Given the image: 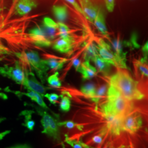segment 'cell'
I'll use <instances>...</instances> for the list:
<instances>
[{
	"label": "cell",
	"instance_id": "1",
	"mask_svg": "<svg viewBox=\"0 0 148 148\" xmlns=\"http://www.w3.org/2000/svg\"><path fill=\"white\" fill-rule=\"evenodd\" d=\"M106 98V102L102 106V111L106 119H121L134 110L132 101L125 98L110 85Z\"/></svg>",
	"mask_w": 148,
	"mask_h": 148
},
{
	"label": "cell",
	"instance_id": "2",
	"mask_svg": "<svg viewBox=\"0 0 148 148\" xmlns=\"http://www.w3.org/2000/svg\"><path fill=\"white\" fill-rule=\"evenodd\" d=\"M109 85L114 87L128 101H141L145 97V95L139 87L138 82L126 71L118 70L110 77Z\"/></svg>",
	"mask_w": 148,
	"mask_h": 148
},
{
	"label": "cell",
	"instance_id": "3",
	"mask_svg": "<svg viewBox=\"0 0 148 148\" xmlns=\"http://www.w3.org/2000/svg\"><path fill=\"white\" fill-rule=\"evenodd\" d=\"M28 35L35 45L40 47H48L58 36L57 23L46 17L43 19L42 25L32 29Z\"/></svg>",
	"mask_w": 148,
	"mask_h": 148
},
{
	"label": "cell",
	"instance_id": "4",
	"mask_svg": "<svg viewBox=\"0 0 148 148\" xmlns=\"http://www.w3.org/2000/svg\"><path fill=\"white\" fill-rule=\"evenodd\" d=\"M23 67L28 66L34 71L41 83L44 84L47 79V71L49 68L44 59L41 58L38 53L34 51H27L16 54Z\"/></svg>",
	"mask_w": 148,
	"mask_h": 148
},
{
	"label": "cell",
	"instance_id": "5",
	"mask_svg": "<svg viewBox=\"0 0 148 148\" xmlns=\"http://www.w3.org/2000/svg\"><path fill=\"white\" fill-rule=\"evenodd\" d=\"M28 105L32 106L37 114L41 117V123L43 127L42 133L51 138L54 142L60 143L61 137L58 125V117L51 115L48 111L39 106L32 104H29Z\"/></svg>",
	"mask_w": 148,
	"mask_h": 148
},
{
	"label": "cell",
	"instance_id": "6",
	"mask_svg": "<svg viewBox=\"0 0 148 148\" xmlns=\"http://www.w3.org/2000/svg\"><path fill=\"white\" fill-rule=\"evenodd\" d=\"M95 45L98 55L106 62L118 69H127L125 55H119L111 51L110 46L101 38H98Z\"/></svg>",
	"mask_w": 148,
	"mask_h": 148
},
{
	"label": "cell",
	"instance_id": "7",
	"mask_svg": "<svg viewBox=\"0 0 148 148\" xmlns=\"http://www.w3.org/2000/svg\"><path fill=\"white\" fill-rule=\"evenodd\" d=\"M142 116L139 112L135 110L120 120V127L122 131L130 134H134L137 132L142 128Z\"/></svg>",
	"mask_w": 148,
	"mask_h": 148
},
{
	"label": "cell",
	"instance_id": "8",
	"mask_svg": "<svg viewBox=\"0 0 148 148\" xmlns=\"http://www.w3.org/2000/svg\"><path fill=\"white\" fill-rule=\"evenodd\" d=\"M0 75L12 79L17 84L22 85L25 78V72L21 62L18 61L14 66L5 65L0 67Z\"/></svg>",
	"mask_w": 148,
	"mask_h": 148
},
{
	"label": "cell",
	"instance_id": "9",
	"mask_svg": "<svg viewBox=\"0 0 148 148\" xmlns=\"http://www.w3.org/2000/svg\"><path fill=\"white\" fill-rule=\"evenodd\" d=\"M24 69L25 72V78L22 86H23L28 91L36 92L43 97L47 88L45 87L42 83L37 80L35 74L32 72V70L24 68Z\"/></svg>",
	"mask_w": 148,
	"mask_h": 148
},
{
	"label": "cell",
	"instance_id": "10",
	"mask_svg": "<svg viewBox=\"0 0 148 148\" xmlns=\"http://www.w3.org/2000/svg\"><path fill=\"white\" fill-rule=\"evenodd\" d=\"M5 90L8 92H11L12 93H14V95H17L18 97H20L21 96L23 95H25L27 96V97H29V98H30L32 101H35V103H36L39 106L41 107L43 109H44L45 110H47V111H51L53 115L58 116V115H57L56 114H55L54 112H53L46 105V104L45 103V102L43 99V97L42 95H40V94L37 93L36 92H33V91H28L27 92H21L20 91H14V90H10L8 87L6 88L5 89Z\"/></svg>",
	"mask_w": 148,
	"mask_h": 148
},
{
	"label": "cell",
	"instance_id": "11",
	"mask_svg": "<svg viewBox=\"0 0 148 148\" xmlns=\"http://www.w3.org/2000/svg\"><path fill=\"white\" fill-rule=\"evenodd\" d=\"M84 16L92 23H93L99 11L98 8L90 0H79Z\"/></svg>",
	"mask_w": 148,
	"mask_h": 148
},
{
	"label": "cell",
	"instance_id": "12",
	"mask_svg": "<svg viewBox=\"0 0 148 148\" xmlns=\"http://www.w3.org/2000/svg\"><path fill=\"white\" fill-rule=\"evenodd\" d=\"M75 44L74 37L71 36L68 37L59 38L54 41L53 47L55 50L62 53H69L73 49Z\"/></svg>",
	"mask_w": 148,
	"mask_h": 148
},
{
	"label": "cell",
	"instance_id": "13",
	"mask_svg": "<svg viewBox=\"0 0 148 148\" xmlns=\"http://www.w3.org/2000/svg\"><path fill=\"white\" fill-rule=\"evenodd\" d=\"M35 0H18L14 8V14L18 16H25L37 6Z\"/></svg>",
	"mask_w": 148,
	"mask_h": 148
},
{
	"label": "cell",
	"instance_id": "14",
	"mask_svg": "<svg viewBox=\"0 0 148 148\" xmlns=\"http://www.w3.org/2000/svg\"><path fill=\"white\" fill-rule=\"evenodd\" d=\"M76 71L82 75L84 79H90L94 77L98 72L97 69L90 64L88 60H85V62L81 63Z\"/></svg>",
	"mask_w": 148,
	"mask_h": 148
},
{
	"label": "cell",
	"instance_id": "15",
	"mask_svg": "<svg viewBox=\"0 0 148 148\" xmlns=\"http://www.w3.org/2000/svg\"><path fill=\"white\" fill-rule=\"evenodd\" d=\"M44 60L49 68L55 71L62 69L68 61L66 59L56 57H49L46 59H44Z\"/></svg>",
	"mask_w": 148,
	"mask_h": 148
},
{
	"label": "cell",
	"instance_id": "16",
	"mask_svg": "<svg viewBox=\"0 0 148 148\" xmlns=\"http://www.w3.org/2000/svg\"><path fill=\"white\" fill-rule=\"evenodd\" d=\"M93 24L97 27V29L101 32L103 35H108V29L106 26L105 17L104 13L101 9H99V11L98 12L97 15L95 17Z\"/></svg>",
	"mask_w": 148,
	"mask_h": 148
},
{
	"label": "cell",
	"instance_id": "17",
	"mask_svg": "<svg viewBox=\"0 0 148 148\" xmlns=\"http://www.w3.org/2000/svg\"><path fill=\"white\" fill-rule=\"evenodd\" d=\"M52 11L56 18L58 22L64 23L68 17V10L65 5H54Z\"/></svg>",
	"mask_w": 148,
	"mask_h": 148
},
{
	"label": "cell",
	"instance_id": "18",
	"mask_svg": "<svg viewBox=\"0 0 148 148\" xmlns=\"http://www.w3.org/2000/svg\"><path fill=\"white\" fill-rule=\"evenodd\" d=\"M92 62H93L95 64L98 72L101 73V74L106 76L109 74L110 72L111 65L101 58L99 55L96 56Z\"/></svg>",
	"mask_w": 148,
	"mask_h": 148
},
{
	"label": "cell",
	"instance_id": "19",
	"mask_svg": "<svg viewBox=\"0 0 148 148\" xmlns=\"http://www.w3.org/2000/svg\"><path fill=\"white\" fill-rule=\"evenodd\" d=\"M34 113H35V111L34 110H25L21 111L20 114V115L24 117V122L22 123V125L29 131H32L35 125V122L32 119V115Z\"/></svg>",
	"mask_w": 148,
	"mask_h": 148
},
{
	"label": "cell",
	"instance_id": "20",
	"mask_svg": "<svg viewBox=\"0 0 148 148\" xmlns=\"http://www.w3.org/2000/svg\"><path fill=\"white\" fill-rule=\"evenodd\" d=\"M135 68L141 75L142 76L148 77V69L147 59L142 58L140 60H137L134 62Z\"/></svg>",
	"mask_w": 148,
	"mask_h": 148
},
{
	"label": "cell",
	"instance_id": "21",
	"mask_svg": "<svg viewBox=\"0 0 148 148\" xmlns=\"http://www.w3.org/2000/svg\"><path fill=\"white\" fill-rule=\"evenodd\" d=\"M96 87L95 84L92 83H88L86 85H84L81 88V92L85 96L90 98L92 99L95 95Z\"/></svg>",
	"mask_w": 148,
	"mask_h": 148
},
{
	"label": "cell",
	"instance_id": "22",
	"mask_svg": "<svg viewBox=\"0 0 148 148\" xmlns=\"http://www.w3.org/2000/svg\"><path fill=\"white\" fill-rule=\"evenodd\" d=\"M65 142L72 148H91L90 145L80 140L71 139L66 134L65 135Z\"/></svg>",
	"mask_w": 148,
	"mask_h": 148
},
{
	"label": "cell",
	"instance_id": "23",
	"mask_svg": "<svg viewBox=\"0 0 148 148\" xmlns=\"http://www.w3.org/2000/svg\"><path fill=\"white\" fill-rule=\"evenodd\" d=\"M108 89L107 85H101L98 89H96L95 95L91 100L95 104H98L101 99L106 95Z\"/></svg>",
	"mask_w": 148,
	"mask_h": 148
},
{
	"label": "cell",
	"instance_id": "24",
	"mask_svg": "<svg viewBox=\"0 0 148 148\" xmlns=\"http://www.w3.org/2000/svg\"><path fill=\"white\" fill-rule=\"evenodd\" d=\"M97 55H98V53L95 45L94 44H90L86 49L85 52V59L86 60L90 61L92 60V61Z\"/></svg>",
	"mask_w": 148,
	"mask_h": 148
},
{
	"label": "cell",
	"instance_id": "25",
	"mask_svg": "<svg viewBox=\"0 0 148 148\" xmlns=\"http://www.w3.org/2000/svg\"><path fill=\"white\" fill-rule=\"evenodd\" d=\"M58 27V36L59 38L68 37L70 35V30L69 27L63 23L58 22L57 23Z\"/></svg>",
	"mask_w": 148,
	"mask_h": 148
},
{
	"label": "cell",
	"instance_id": "26",
	"mask_svg": "<svg viewBox=\"0 0 148 148\" xmlns=\"http://www.w3.org/2000/svg\"><path fill=\"white\" fill-rule=\"evenodd\" d=\"M59 73L56 71L47 79L48 84L54 88H60L62 87V83L59 79Z\"/></svg>",
	"mask_w": 148,
	"mask_h": 148
},
{
	"label": "cell",
	"instance_id": "27",
	"mask_svg": "<svg viewBox=\"0 0 148 148\" xmlns=\"http://www.w3.org/2000/svg\"><path fill=\"white\" fill-rule=\"evenodd\" d=\"M61 101L60 102V109L64 112H68L71 108V101L69 97L65 95H61Z\"/></svg>",
	"mask_w": 148,
	"mask_h": 148
},
{
	"label": "cell",
	"instance_id": "28",
	"mask_svg": "<svg viewBox=\"0 0 148 148\" xmlns=\"http://www.w3.org/2000/svg\"><path fill=\"white\" fill-rule=\"evenodd\" d=\"M59 127H64L68 129H73L74 128H77V129L80 130V125L76 122L71 120H68L65 121H58V122Z\"/></svg>",
	"mask_w": 148,
	"mask_h": 148
},
{
	"label": "cell",
	"instance_id": "29",
	"mask_svg": "<svg viewBox=\"0 0 148 148\" xmlns=\"http://www.w3.org/2000/svg\"><path fill=\"white\" fill-rule=\"evenodd\" d=\"M43 97L47 98L51 104L56 105L58 103L60 96L56 93H45L43 95Z\"/></svg>",
	"mask_w": 148,
	"mask_h": 148
},
{
	"label": "cell",
	"instance_id": "30",
	"mask_svg": "<svg viewBox=\"0 0 148 148\" xmlns=\"http://www.w3.org/2000/svg\"><path fill=\"white\" fill-rule=\"evenodd\" d=\"M65 1H66L70 5H73L76 11H77L79 13L81 14L82 16H84V13H83V12L81 9V7L76 0H65Z\"/></svg>",
	"mask_w": 148,
	"mask_h": 148
},
{
	"label": "cell",
	"instance_id": "31",
	"mask_svg": "<svg viewBox=\"0 0 148 148\" xmlns=\"http://www.w3.org/2000/svg\"><path fill=\"white\" fill-rule=\"evenodd\" d=\"M115 0H105V3L107 10L109 12H112L115 7Z\"/></svg>",
	"mask_w": 148,
	"mask_h": 148
},
{
	"label": "cell",
	"instance_id": "32",
	"mask_svg": "<svg viewBox=\"0 0 148 148\" xmlns=\"http://www.w3.org/2000/svg\"><path fill=\"white\" fill-rule=\"evenodd\" d=\"M92 142L95 144H101L103 142V138L102 135H100V134L95 135L92 138Z\"/></svg>",
	"mask_w": 148,
	"mask_h": 148
},
{
	"label": "cell",
	"instance_id": "33",
	"mask_svg": "<svg viewBox=\"0 0 148 148\" xmlns=\"http://www.w3.org/2000/svg\"><path fill=\"white\" fill-rule=\"evenodd\" d=\"M6 148H32L29 145L27 144H17L15 145H13L10 147Z\"/></svg>",
	"mask_w": 148,
	"mask_h": 148
},
{
	"label": "cell",
	"instance_id": "34",
	"mask_svg": "<svg viewBox=\"0 0 148 148\" xmlns=\"http://www.w3.org/2000/svg\"><path fill=\"white\" fill-rule=\"evenodd\" d=\"M73 65H74V67L75 68V69L77 70V69L79 68L80 64H81V62H80L79 59L77 58L75 59L74 61H73Z\"/></svg>",
	"mask_w": 148,
	"mask_h": 148
},
{
	"label": "cell",
	"instance_id": "35",
	"mask_svg": "<svg viewBox=\"0 0 148 148\" xmlns=\"http://www.w3.org/2000/svg\"><path fill=\"white\" fill-rule=\"evenodd\" d=\"M143 52L144 53V58L147 59L148 57V42L146 43L143 48Z\"/></svg>",
	"mask_w": 148,
	"mask_h": 148
},
{
	"label": "cell",
	"instance_id": "36",
	"mask_svg": "<svg viewBox=\"0 0 148 148\" xmlns=\"http://www.w3.org/2000/svg\"><path fill=\"white\" fill-rule=\"evenodd\" d=\"M6 120V118L5 117H0V123H2V122Z\"/></svg>",
	"mask_w": 148,
	"mask_h": 148
},
{
	"label": "cell",
	"instance_id": "37",
	"mask_svg": "<svg viewBox=\"0 0 148 148\" xmlns=\"http://www.w3.org/2000/svg\"><path fill=\"white\" fill-rule=\"evenodd\" d=\"M1 90V88H0V90Z\"/></svg>",
	"mask_w": 148,
	"mask_h": 148
}]
</instances>
